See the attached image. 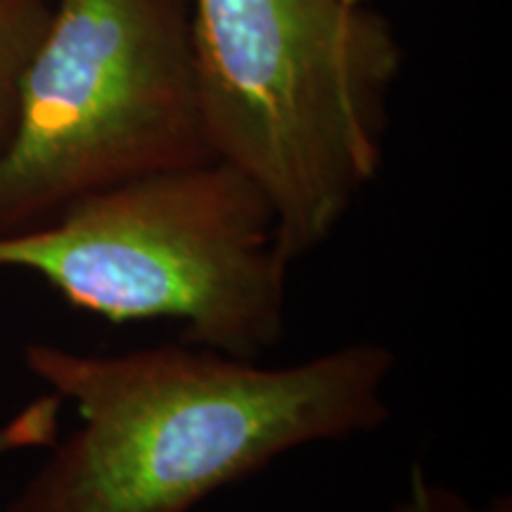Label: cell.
<instances>
[{"mask_svg":"<svg viewBox=\"0 0 512 512\" xmlns=\"http://www.w3.org/2000/svg\"><path fill=\"white\" fill-rule=\"evenodd\" d=\"M190 41L211 155L256 185L299 261L380 171L392 24L347 0H190Z\"/></svg>","mask_w":512,"mask_h":512,"instance_id":"2","label":"cell"},{"mask_svg":"<svg viewBox=\"0 0 512 512\" xmlns=\"http://www.w3.org/2000/svg\"><path fill=\"white\" fill-rule=\"evenodd\" d=\"M48 12L50 0H0V152L15 126L19 79L43 34Z\"/></svg>","mask_w":512,"mask_h":512,"instance_id":"5","label":"cell"},{"mask_svg":"<svg viewBox=\"0 0 512 512\" xmlns=\"http://www.w3.org/2000/svg\"><path fill=\"white\" fill-rule=\"evenodd\" d=\"M24 366L72 403L79 427L8 512H195L297 448L387 425L396 356L373 339L287 366L185 339L124 354L43 342L24 347Z\"/></svg>","mask_w":512,"mask_h":512,"instance_id":"1","label":"cell"},{"mask_svg":"<svg viewBox=\"0 0 512 512\" xmlns=\"http://www.w3.org/2000/svg\"><path fill=\"white\" fill-rule=\"evenodd\" d=\"M278 223L233 166L204 162L112 185L29 230L0 233V271L43 278L110 323L174 320L185 342L261 358L285 335Z\"/></svg>","mask_w":512,"mask_h":512,"instance_id":"3","label":"cell"},{"mask_svg":"<svg viewBox=\"0 0 512 512\" xmlns=\"http://www.w3.org/2000/svg\"><path fill=\"white\" fill-rule=\"evenodd\" d=\"M347 3H354L356 5V3H366V0H347Z\"/></svg>","mask_w":512,"mask_h":512,"instance_id":"7","label":"cell"},{"mask_svg":"<svg viewBox=\"0 0 512 512\" xmlns=\"http://www.w3.org/2000/svg\"><path fill=\"white\" fill-rule=\"evenodd\" d=\"M389 512H512L510 496H496L486 505H475L470 498L432 482L420 465L413 467L406 494L396 501Z\"/></svg>","mask_w":512,"mask_h":512,"instance_id":"6","label":"cell"},{"mask_svg":"<svg viewBox=\"0 0 512 512\" xmlns=\"http://www.w3.org/2000/svg\"><path fill=\"white\" fill-rule=\"evenodd\" d=\"M204 162L190 0H50L0 152V233Z\"/></svg>","mask_w":512,"mask_h":512,"instance_id":"4","label":"cell"}]
</instances>
